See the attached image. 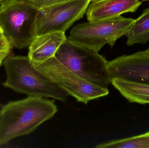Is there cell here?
I'll return each instance as SVG.
<instances>
[{
	"label": "cell",
	"instance_id": "cell-1",
	"mask_svg": "<svg viewBox=\"0 0 149 148\" xmlns=\"http://www.w3.org/2000/svg\"><path fill=\"white\" fill-rule=\"evenodd\" d=\"M54 100L28 96L3 105L0 112V146L34 132L58 112Z\"/></svg>",
	"mask_w": 149,
	"mask_h": 148
},
{
	"label": "cell",
	"instance_id": "cell-2",
	"mask_svg": "<svg viewBox=\"0 0 149 148\" xmlns=\"http://www.w3.org/2000/svg\"><path fill=\"white\" fill-rule=\"evenodd\" d=\"M3 87L28 96L51 98L65 103L69 95L42 72L28 56H8L3 62Z\"/></svg>",
	"mask_w": 149,
	"mask_h": 148
},
{
	"label": "cell",
	"instance_id": "cell-3",
	"mask_svg": "<svg viewBox=\"0 0 149 148\" xmlns=\"http://www.w3.org/2000/svg\"><path fill=\"white\" fill-rule=\"evenodd\" d=\"M64 66L89 82L104 88L111 84L108 61L98 51L67 39L54 56Z\"/></svg>",
	"mask_w": 149,
	"mask_h": 148
},
{
	"label": "cell",
	"instance_id": "cell-4",
	"mask_svg": "<svg viewBox=\"0 0 149 148\" xmlns=\"http://www.w3.org/2000/svg\"><path fill=\"white\" fill-rule=\"evenodd\" d=\"M38 12L25 0L0 2V28L12 47H27L36 38Z\"/></svg>",
	"mask_w": 149,
	"mask_h": 148
},
{
	"label": "cell",
	"instance_id": "cell-5",
	"mask_svg": "<svg viewBox=\"0 0 149 148\" xmlns=\"http://www.w3.org/2000/svg\"><path fill=\"white\" fill-rule=\"evenodd\" d=\"M134 20L120 15L80 23L71 30L69 39L74 43L99 52L106 44L113 47L118 39L127 34Z\"/></svg>",
	"mask_w": 149,
	"mask_h": 148
},
{
	"label": "cell",
	"instance_id": "cell-6",
	"mask_svg": "<svg viewBox=\"0 0 149 148\" xmlns=\"http://www.w3.org/2000/svg\"><path fill=\"white\" fill-rule=\"evenodd\" d=\"M36 65L77 101L86 104L90 101L107 96L109 94L108 88L98 87L75 74L54 56Z\"/></svg>",
	"mask_w": 149,
	"mask_h": 148
},
{
	"label": "cell",
	"instance_id": "cell-7",
	"mask_svg": "<svg viewBox=\"0 0 149 148\" xmlns=\"http://www.w3.org/2000/svg\"><path fill=\"white\" fill-rule=\"evenodd\" d=\"M92 0H69L38 10L36 35L65 32L83 17Z\"/></svg>",
	"mask_w": 149,
	"mask_h": 148
},
{
	"label": "cell",
	"instance_id": "cell-8",
	"mask_svg": "<svg viewBox=\"0 0 149 148\" xmlns=\"http://www.w3.org/2000/svg\"><path fill=\"white\" fill-rule=\"evenodd\" d=\"M107 69L110 81L118 78L149 83V51L116 57L108 61Z\"/></svg>",
	"mask_w": 149,
	"mask_h": 148
},
{
	"label": "cell",
	"instance_id": "cell-9",
	"mask_svg": "<svg viewBox=\"0 0 149 148\" xmlns=\"http://www.w3.org/2000/svg\"><path fill=\"white\" fill-rule=\"evenodd\" d=\"M140 0H92L86 11L88 21H94L134 13L141 6Z\"/></svg>",
	"mask_w": 149,
	"mask_h": 148
},
{
	"label": "cell",
	"instance_id": "cell-10",
	"mask_svg": "<svg viewBox=\"0 0 149 148\" xmlns=\"http://www.w3.org/2000/svg\"><path fill=\"white\" fill-rule=\"evenodd\" d=\"M67 39L65 32L61 31L37 36L29 46L28 56L35 65L42 63L54 56Z\"/></svg>",
	"mask_w": 149,
	"mask_h": 148
},
{
	"label": "cell",
	"instance_id": "cell-11",
	"mask_svg": "<svg viewBox=\"0 0 149 148\" xmlns=\"http://www.w3.org/2000/svg\"><path fill=\"white\" fill-rule=\"evenodd\" d=\"M111 84L130 103L149 104V83L116 78Z\"/></svg>",
	"mask_w": 149,
	"mask_h": 148
},
{
	"label": "cell",
	"instance_id": "cell-12",
	"mask_svg": "<svg viewBox=\"0 0 149 148\" xmlns=\"http://www.w3.org/2000/svg\"><path fill=\"white\" fill-rule=\"evenodd\" d=\"M128 46L136 44H144L149 41V8L134 20L132 26L125 35Z\"/></svg>",
	"mask_w": 149,
	"mask_h": 148
},
{
	"label": "cell",
	"instance_id": "cell-13",
	"mask_svg": "<svg viewBox=\"0 0 149 148\" xmlns=\"http://www.w3.org/2000/svg\"><path fill=\"white\" fill-rule=\"evenodd\" d=\"M96 148H149V131L131 137L98 144Z\"/></svg>",
	"mask_w": 149,
	"mask_h": 148
},
{
	"label": "cell",
	"instance_id": "cell-14",
	"mask_svg": "<svg viewBox=\"0 0 149 148\" xmlns=\"http://www.w3.org/2000/svg\"><path fill=\"white\" fill-rule=\"evenodd\" d=\"M38 10L55 5L69 0H25Z\"/></svg>",
	"mask_w": 149,
	"mask_h": 148
},
{
	"label": "cell",
	"instance_id": "cell-15",
	"mask_svg": "<svg viewBox=\"0 0 149 148\" xmlns=\"http://www.w3.org/2000/svg\"><path fill=\"white\" fill-rule=\"evenodd\" d=\"M11 46L4 36L1 29L0 28V51L10 50Z\"/></svg>",
	"mask_w": 149,
	"mask_h": 148
},
{
	"label": "cell",
	"instance_id": "cell-16",
	"mask_svg": "<svg viewBox=\"0 0 149 148\" xmlns=\"http://www.w3.org/2000/svg\"><path fill=\"white\" fill-rule=\"evenodd\" d=\"M10 50L0 51V66L3 62L5 59L8 57L10 53Z\"/></svg>",
	"mask_w": 149,
	"mask_h": 148
},
{
	"label": "cell",
	"instance_id": "cell-17",
	"mask_svg": "<svg viewBox=\"0 0 149 148\" xmlns=\"http://www.w3.org/2000/svg\"><path fill=\"white\" fill-rule=\"evenodd\" d=\"M3 105L1 104V103H0V112H1V110L2 108Z\"/></svg>",
	"mask_w": 149,
	"mask_h": 148
},
{
	"label": "cell",
	"instance_id": "cell-18",
	"mask_svg": "<svg viewBox=\"0 0 149 148\" xmlns=\"http://www.w3.org/2000/svg\"><path fill=\"white\" fill-rule=\"evenodd\" d=\"M142 1H149V0H141Z\"/></svg>",
	"mask_w": 149,
	"mask_h": 148
},
{
	"label": "cell",
	"instance_id": "cell-19",
	"mask_svg": "<svg viewBox=\"0 0 149 148\" xmlns=\"http://www.w3.org/2000/svg\"><path fill=\"white\" fill-rule=\"evenodd\" d=\"M4 1V0H0V2L2 1Z\"/></svg>",
	"mask_w": 149,
	"mask_h": 148
},
{
	"label": "cell",
	"instance_id": "cell-20",
	"mask_svg": "<svg viewBox=\"0 0 149 148\" xmlns=\"http://www.w3.org/2000/svg\"><path fill=\"white\" fill-rule=\"evenodd\" d=\"M147 50H148V51H149V47Z\"/></svg>",
	"mask_w": 149,
	"mask_h": 148
}]
</instances>
